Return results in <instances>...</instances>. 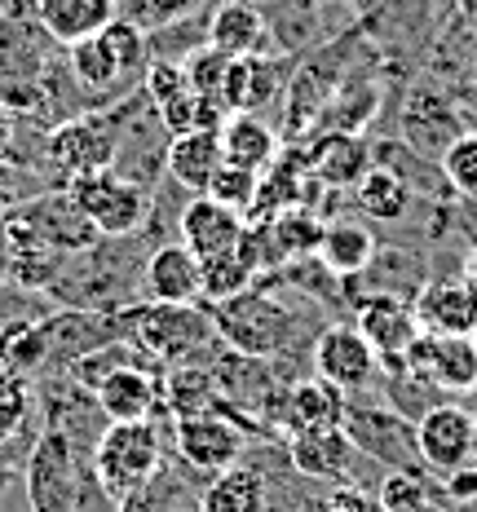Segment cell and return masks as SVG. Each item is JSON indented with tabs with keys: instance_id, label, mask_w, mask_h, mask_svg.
<instances>
[{
	"instance_id": "obj_35",
	"label": "cell",
	"mask_w": 477,
	"mask_h": 512,
	"mask_svg": "<svg viewBox=\"0 0 477 512\" xmlns=\"http://www.w3.org/2000/svg\"><path fill=\"white\" fill-rule=\"evenodd\" d=\"M199 279H204V305H221V301H230V296L261 283L257 270L239 256V248L221 252V256H204V261H199Z\"/></svg>"
},
{
	"instance_id": "obj_20",
	"label": "cell",
	"mask_w": 477,
	"mask_h": 512,
	"mask_svg": "<svg viewBox=\"0 0 477 512\" xmlns=\"http://www.w3.org/2000/svg\"><path fill=\"white\" fill-rule=\"evenodd\" d=\"M221 164H226V155H221V133L217 128H195V133L168 137L164 177L173 181V186H182L186 195H204Z\"/></svg>"
},
{
	"instance_id": "obj_31",
	"label": "cell",
	"mask_w": 477,
	"mask_h": 512,
	"mask_svg": "<svg viewBox=\"0 0 477 512\" xmlns=\"http://www.w3.org/2000/svg\"><path fill=\"white\" fill-rule=\"evenodd\" d=\"M67 67H71V76H76L84 89L98 93V98H115V93L129 89V76L120 71L115 53L106 49L102 31L89 40H80V45H67Z\"/></svg>"
},
{
	"instance_id": "obj_36",
	"label": "cell",
	"mask_w": 477,
	"mask_h": 512,
	"mask_svg": "<svg viewBox=\"0 0 477 512\" xmlns=\"http://www.w3.org/2000/svg\"><path fill=\"white\" fill-rule=\"evenodd\" d=\"M274 243H279L283 261H301V256H318V243H323V217L310 208H283L279 217L270 221Z\"/></svg>"
},
{
	"instance_id": "obj_27",
	"label": "cell",
	"mask_w": 477,
	"mask_h": 512,
	"mask_svg": "<svg viewBox=\"0 0 477 512\" xmlns=\"http://www.w3.org/2000/svg\"><path fill=\"white\" fill-rule=\"evenodd\" d=\"M279 151H283L279 133H274L261 115H248V111L226 115V124H221V155H226V164L265 173V168L279 159Z\"/></svg>"
},
{
	"instance_id": "obj_47",
	"label": "cell",
	"mask_w": 477,
	"mask_h": 512,
	"mask_svg": "<svg viewBox=\"0 0 477 512\" xmlns=\"http://www.w3.org/2000/svg\"><path fill=\"white\" fill-rule=\"evenodd\" d=\"M314 5H327V0H314Z\"/></svg>"
},
{
	"instance_id": "obj_11",
	"label": "cell",
	"mask_w": 477,
	"mask_h": 512,
	"mask_svg": "<svg viewBox=\"0 0 477 512\" xmlns=\"http://www.w3.org/2000/svg\"><path fill=\"white\" fill-rule=\"evenodd\" d=\"M407 371L424 376L438 393H477V336L420 332L407 349Z\"/></svg>"
},
{
	"instance_id": "obj_43",
	"label": "cell",
	"mask_w": 477,
	"mask_h": 512,
	"mask_svg": "<svg viewBox=\"0 0 477 512\" xmlns=\"http://www.w3.org/2000/svg\"><path fill=\"white\" fill-rule=\"evenodd\" d=\"M442 486H447V499H451V504H460V508L477 504V460H473L469 468H460V473H451Z\"/></svg>"
},
{
	"instance_id": "obj_19",
	"label": "cell",
	"mask_w": 477,
	"mask_h": 512,
	"mask_svg": "<svg viewBox=\"0 0 477 512\" xmlns=\"http://www.w3.org/2000/svg\"><path fill=\"white\" fill-rule=\"evenodd\" d=\"M243 226H248V221H243L235 208L217 204V199H208V195H195L182 208V217H177L182 243L199 256V261H204V256L235 252L239 239H243Z\"/></svg>"
},
{
	"instance_id": "obj_41",
	"label": "cell",
	"mask_w": 477,
	"mask_h": 512,
	"mask_svg": "<svg viewBox=\"0 0 477 512\" xmlns=\"http://www.w3.org/2000/svg\"><path fill=\"white\" fill-rule=\"evenodd\" d=\"M376 504L385 512H433L424 473H389L385 482H380Z\"/></svg>"
},
{
	"instance_id": "obj_23",
	"label": "cell",
	"mask_w": 477,
	"mask_h": 512,
	"mask_svg": "<svg viewBox=\"0 0 477 512\" xmlns=\"http://www.w3.org/2000/svg\"><path fill=\"white\" fill-rule=\"evenodd\" d=\"M36 18L58 45H80L120 18V0H36Z\"/></svg>"
},
{
	"instance_id": "obj_17",
	"label": "cell",
	"mask_w": 477,
	"mask_h": 512,
	"mask_svg": "<svg viewBox=\"0 0 477 512\" xmlns=\"http://www.w3.org/2000/svg\"><path fill=\"white\" fill-rule=\"evenodd\" d=\"M164 371L146 367H120L115 376L98 384V407L106 424H133V420H155V411L164 407Z\"/></svg>"
},
{
	"instance_id": "obj_45",
	"label": "cell",
	"mask_w": 477,
	"mask_h": 512,
	"mask_svg": "<svg viewBox=\"0 0 477 512\" xmlns=\"http://www.w3.org/2000/svg\"><path fill=\"white\" fill-rule=\"evenodd\" d=\"M9 270H14V256H9V248L0 243V283H9Z\"/></svg>"
},
{
	"instance_id": "obj_16",
	"label": "cell",
	"mask_w": 477,
	"mask_h": 512,
	"mask_svg": "<svg viewBox=\"0 0 477 512\" xmlns=\"http://www.w3.org/2000/svg\"><path fill=\"white\" fill-rule=\"evenodd\" d=\"M420 332L429 336H477V283H424L416 296Z\"/></svg>"
},
{
	"instance_id": "obj_8",
	"label": "cell",
	"mask_w": 477,
	"mask_h": 512,
	"mask_svg": "<svg viewBox=\"0 0 477 512\" xmlns=\"http://www.w3.org/2000/svg\"><path fill=\"white\" fill-rule=\"evenodd\" d=\"M120 115H84V120L62 124L58 133L49 137V159L62 168V177L80 181L93 173H106L115 168V155H120Z\"/></svg>"
},
{
	"instance_id": "obj_3",
	"label": "cell",
	"mask_w": 477,
	"mask_h": 512,
	"mask_svg": "<svg viewBox=\"0 0 477 512\" xmlns=\"http://www.w3.org/2000/svg\"><path fill=\"white\" fill-rule=\"evenodd\" d=\"M129 340L151 362H164V371H168L177 362H195L199 349L217 340V327H212L208 305L146 301L129 309Z\"/></svg>"
},
{
	"instance_id": "obj_25",
	"label": "cell",
	"mask_w": 477,
	"mask_h": 512,
	"mask_svg": "<svg viewBox=\"0 0 477 512\" xmlns=\"http://www.w3.org/2000/svg\"><path fill=\"white\" fill-rule=\"evenodd\" d=\"M402 133H407V142L416 146L420 155L442 159V151L460 137V115L451 111L447 98H438V93H429V89H416L407 102V115H402Z\"/></svg>"
},
{
	"instance_id": "obj_38",
	"label": "cell",
	"mask_w": 477,
	"mask_h": 512,
	"mask_svg": "<svg viewBox=\"0 0 477 512\" xmlns=\"http://www.w3.org/2000/svg\"><path fill=\"white\" fill-rule=\"evenodd\" d=\"M230 62L235 58H226L221 49H212V45H199L190 58H182V71H186V84L199 93L204 102L212 106H221V89H226V76H230ZM226 111V106H221Z\"/></svg>"
},
{
	"instance_id": "obj_42",
	"label": "cell",
	"mask_w": 477,
	"mask_h": 512,
	"mask_svg": "<svg viewBox=\"0 0 477 512\" xmlns=\"http://www.w3.org/2000/svg\"><path fill=\"white\" fill-rule=\"evenodd\" d=\"M146 5V18H151V23H182V18H190L199 9V0H142Z\"/></svg>"
},
{
	"instance_id": "obj_37",
	"label": "cell",
	"mask_w": 477,
	"mask_h": 512,
	"mask_svg": "<svg viewBox=\"0 0 477 512\" xmlns=\"http://www.w3.org/2000/svg\"><path fill=\"white\" fill-rule=\"evenodd\" d=\"M31 411H36V384H31V376L0 367V446H9L27 429Z\"/></svg>"
},
{
	"instance_id": "obj_48",
	"label": "cell",
	"mask_w": 477,
	"mask_h": 512,
	"mask_svg": "<svg viewBox=\"0 0 477 512\" xmlns=\"http://www.w3.org/2000/svg\"><path fill=\"white\" fill-rule=\"evenodd\" d=\"M0 212H5V204H0Z\"/></svg>"
},
{
	"instance_id": "obj_2",
	"label": "cell",
	"mask_w": 477,
	"mask_h": 512,
	"mask_svg": "<svg viewBox=\"0 0 477 512\" xmlns=\"http://www.w3.org/2000/svg\"><path fill=\"white\" fill-rule=\"evenodd\" d=\"M159 468H164V433L155 429V420L106 424L89 451V473L111 504L146 490Z\"/></svg>"
},
{
	"instance_id": "obj_14",
	"label": "cell",
	"mask_w": 477,
	"mask_h": 512,
	"mask_svg": "<svg viewBox=\"0 0 477 512\" xmlns=\"http://www.w3.org/2000/svg\"><path fill=\"white\" fill-rule=\"evenodd\" d=\"M36 407L45 411V429L62 433L84 455L93 451L98 433L106 429V415L98 407V393L80 389L71 376H67V398H62V384L53 380V384H45V393H36Z\"/></svg>"
},
{
	"instance_id": "obj_5",
	"label": "cell",
	"mask_w": 477,
	"mask_h": 512,
	"mask_svg": "<svg viewBox=\"0 0 477 512\" xmlns=\"http://www.w3.org/2000/svg\"><path fill=\"white\" fill-rule=\"evenodd\" d=\"M67 195L98 226L102 239H133V234H142L146 221H151V204H155L151 190L137 186L133 177L115 173V168L71 181Z\"/></svg>"
},
{
	"instance_id": "obj_13",
	"label": "cell",
	"mask_w": 477,
	"mask_h": 512,
	"mask_svg": "<svg viewBox=\"0 0 477 512\" xmlns=\"http://www.w3.org/2000/svg\"><path fill=\"white\" fill-rule=\"evenodd\" d=\"M288 71H292V62L274 58V49L235 58L230 62L226 89H221V106H226V115H239V111L257 115V111H265V106L288 89Z\"/></svg>"
},
{
	"instance_id": "obj_46",
	"label": "cell",
	"mask_w": 477,
	"mask_h": 512,
	"mask_svg": "<svg viewBox=\"0 0 477 512\" xmlns=\"http://www.w3.org/2000/svg\"><path fill=\"white\" fill-rule=\"evenodd\" d=\"M252 5H279V0H252Z\"/></svg>"
},
{
	"instance_id": "obj_30",
	"label": "cell",
	"mask_w": 477,
	"mask_h": 512,
	"mask_svg": "<svg viewBox=\"0 0 477 512\" xmlns=\"http://www.w3.org/2000/svg\"><path fill=\"white\" fill-rule=\"evenodd\" d=\"M376 252H380L376 234H371L367 226H358V221H332V226L323 230V243H318V261H323L336 279H354V274H363Z\"/></svg>"
},
{
	"instance_id": "obj_49",
	"label": "cell",
	"mask_w": 477,
	"mask_h": 512,
	"mask_svg": "<svg viewBox=\"0 0 477 512\" xmlns=\"http://www.w3.org/2000/svg\"><path fill=\"white\" fill-rule=\"evenodd\" d=\"M473 420H477V411H473Z\"/></svg>"
},
{
	"instance_id": "obj_18",
	"label": "cell",
	"mask_w": 477,
	"mask_h": 512,
	"mask_svg": "<svg viewBox=\"0 0 477 512\" xmlns=\"http://www.w3.org/2000/svg\"><path fill=\"white\" fill-rule=\"evenodd\" d=\"M358 332L371 340L380 358H407V349L420 336V318L416 301H402V296H367L358 305Z\"/></svg>"
},
{
	"instance_id": "obj_15",
	"label": "cell",
	"mask_w": 477,
	"mask_h": 512,
	"mask_svg": "<svg viewBox=\"0 0 477 512\" xmlns=\"http://www.w3.org/2000/svg\"><path fill=\"white\" fill-rule=\"evenodd\" d=\"M142 287L151 301L164 305H204V279H199V256L177 243H159L142 265Z\"/></svg>"
},
{
	"instance_id": "obj_39",
	"label": "cell",
	"mask_w": 477,
	"mask_h": 512,
	"mask_svg": "<svg viewBox=\"0 0 477 512\" xmlns=\"http://www.w3.org/2000/svg\"><path fill=\"white\" fill-rule=\"evenodd\" d=\"M204 195L217 199V204H226V208H235L239 217L248 221V212L257 208V195H261V173H252V168H235V164H221Z\"/></svg>"
},
{
	"instance_id": "obj_29",
	"label": "cell",
	"mask_w": 477,
	"mask_h": 512,
	"mask_svg": "<svg viewBox=\"0 0 477 512\" xmlns=\"http://www.w3.org/2000/svg\"><path fill=\"white\" fill-rule=\"evenodd\" d=\"M345 393L327 380H292L288 384V433L301 429H341L345 420Z\"/></svg>"
},
{
	"instance_id": "obj_40",
	"label": "cell",
	"mask_w": 477,
	"mask_h": 512,
	"mask_svg": "<svg viewBox=\"0 0 477 512\" xmlns=\"http://www.w3.org/2000/svg\"><path fill=\"white\" fill-rule=\"evenodd\" d=\"M442 177L455 195L464 199H477V133H460L455 142L442 151Z\"/></svg>"
},
{
	"instance_id": "obj_21",
	"label": "cell",
	"mask_w": 477,
	"mask_h": 512,
	"mask_svg": "<svg viewBox=\"0 0 477 512\" xmlns=\"http://www.w3.org/2000/svg\"><path fill=\"white\" fill-rule=\"evenodd\" d=\"M354 442L345 437V429H301L288 437V460L301 477L314 482H349V460H354Z\"/></svg>"
},
{
	"instance_id": "obj_44",
	"label": "cell",
	"mask_w": 477,
	"mask_h": 512,
	"mask_svg": "<svg viewBox=\"0 0 477 512\" xmlns=\"http://www.w3.org/2000/svg\"><path fill=\"white\" fill-rule=\"evenodd\" d=\"M115 512H159V508H155L151 490H137V495H129V499H120V504H115Z\"/></svg>"
},
{
	"instance_id": "obj_1",
	"label": "cell",
	"mask_w": 477,
	"mask_h": 512,
	"mask_svg": "<svg viewBox=\"0 0 477 512\" xmlns=\"http://www.w3.org/2000/svg\"><path fill=\"white\" fill-rule=\"evenodd\" d=\"M212 327L226 340L230 349L252 358H283L292 354L296 332H301V314L283 301V296H270L261 287H248V292L230 296L221 305H208Z\"/></svg>"
},
{
	"instance_id": "obj_32",
	"label": "cell",
	"mask_w": 477,
	"mask_h": 512,
	"mask_svg": "<svg viewBox=\"0 0 477 512\" xmlns=\"http://www.w3.org/2000/svg\"><path fill=\"white\" fill-rule=\"evenodd\" d=\"M354 204L367 212L371 221H407L411 212V186L402 181V173L385 164H371L363 181L354 186Z\"/></svg>"
},
{
	"instance_id": "obj_22",
	"label": "cell",
	"mask_w": 477,
	"mask_h": 512,
	"mask_svg": "<svg viewBox=\"0 0 477 512\" xmlns=\"http://www.w3.org/2000/svg\"><path fill=\"white\" fill-rule=\"evenodd\" d=\"M420 287H424V265L411 252H398V248H380L363 274L345 279V292L354 296L358 305H363L367 296H402V301H416Z\"/></svg>"
},
{
	"instance_id": "obj_12",
	"label": "cell",
	"mask_w": 477,
	"mask_h": 512,
	"mask_svg": "<svg viewBox=\"0 0 477 512\" xmlns=\"http://www.w3.org/2000/svg\"><path fill=\"white\" fill-rule=\"evenodd\" d=\"M49 362H76L111 340H129V309H62L45 318Z\"/></svg>"
},
{
	"instance_id": "obj_7",
	"label": "cell",
	"mask_w": 477,
	"mask_h": 512,
	"mask_svg": "<svg viewBox=\"0 0 477 512\" xmlns=\"http://www.w3.org/2000/svg\"><path fill=\"white\" fill-rule=\"evenodd\" d=\"M416 451L424 473L447 482L451 473L469 468L477 460V420L473 411L455 407V402H438L416 420Z\"/></svg>"
},
{
	"instance_id": "obj_26",
	"label": "cell",
	"mask_w": 477,
	"mask_h": 512,
	"mask_svg": "<svg viewBox=\"0 0 477 512\" xmlns=\"http://www.w3.org/2000/svg\"><path fill=\"white\" fill-rule=\"evenodd\" d=\"M199 512H270V477L257 464H235L226 473L208 477Z\"/></svg>"
},
{
	"instance_id": "obj_24",
	"label": "cell",
	"mask_w": 477,
	"mask_h": 512,
	"mask_svg": "<svg viewBox=\"0 0 477 512\" xmlns=\"http://www.w3.org/2000/svg\"><path fill=\"white\" fill-rule=\"evenodd\" d=\"M208 45L221 49L226 58H248V53L270 49L265 9L252 5V0H221L208 14Z\"/></svg>"
},
{
	"instance_id": "obj_6",
	"label": "cell",
	"mask_w": 477,
	"mask_h": 512,
	"mask_svg": "<svg viewBox=\"0 0 477 512\" xmlns=\"http://www.w3.org/2000/svg\"><path fill=\"white\" fill-rule=\"evenodd\" d=\"M341 429L354 442L358 455L380 460L389 473H424L420 451H416V420H407L402 411L371 407V402H349Z\"/></svg>"
},
{
	"instance_id": "obj_9",
	"label": "cell",
	"mask_w": 477,
	"mask_h": 512,
	"mask_svg": "<svg viewBox=\"0 0 477 512\" xmlns=\"http://www.w3.org/2000/svg\"><path fill=\"white\" fill-rule=\"evenodd\" d=\"M173 446L186 468H195V473H204V477H217L243 460L248 437H243V424H235L230 415L199 411V415L173 420Z\"/></svg>"
},
{
	"instance_id": "obj_33",
	"label": "cell",
	"mask_w": 477,
	"mask_h": 512,
	"mask_svg": "<svg viewBox=\"0 0 477 512\" xmlns=\"http://www.w3.org/2000/svg\"><path fill=\"white\" fill-rule=\"evenodd\" d=\"M0 367L36 376L40 367H49V332L45 318H14L0 327Z\"/></svg>"
},
{
	"instance_id": "obj_10",
	"label": "cell",
	"mask_w": 477,
	"mask_h": 512,
	"mask_svg": "<svg viewBox=\"0 0 477 512\" xmlns=\"http://www.w3.org/2000/svg\"><path fill=\"white\" fill-rule=\"evenodd\" d=\"M310 362H314L318 380L336 384L341 393H363L380 371V354L371 349V340L349 323H327L314 336Z\"/></svg>"
},
{
	"instance_id": "obj_28",
	"label": "cell",
	"mask_w": 477,
	"mask_h": 512,
	"mask_svg": "<svg viewBox=\"0 0 477 512\" xmlns=\"http://www.w3.org/2000/svg\"><path fill=\"white\" fill-rule=\"evenodd\" d=\"M310 168H314V177L323 181L327 190H354L358 181H363V173L371 168V155H367V146L358 142L354 133H327V137H318V142L310 146Z\"/></svg>"
},
{
	"instance_id": "obj_4",
	"label": "cell",
	"mask_w": 477,
	"mask_h": 512,
	"mask_svg": "<svg viewBox=\"0 0 477 512\" xmlns=\"http://www.w3.org/2000/svg\"><path fill=\"white\" fill-rule=\"evenodd\" d=\"M89 464H80V451L62 433L40 429L23 460V495L27 512H80Z\"/></svg>"
},
{
	"instance_id": "obj_34",
	"label": "cell",
	"mask_w": 477,
	"mask_h": 512,
	"mask_svg": "<svg viewBox=\"0 0 477 512\" xmlns=\"http://www.w3.org/2000/svg\"><path fill=\"white\" fill-rule=\"evenodd\" d=\"M164 398L173 407V420L199 411H217V389H212V371H204L199 362H177L164 371Z\"/></svg>"
}]
</instances>
